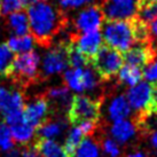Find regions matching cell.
<instances>
[{
    "instance_id": "obj_1",
    "label": "cell",
    "mask_w": 157,
    "mask_h": 157,
    "mask_svg": "<svg viewBox=\"0 0 157 157\" xmlns=\"http://www.w3.org/2000/svg\"><path fill=\"white\" fill-rule=\"evenodd\" d=\"M31 37L43 47H49L53 38L64 26L61 12L48 0H31L26 7Z\"/></svg>"
},
{
    "instance_id": "obj_2",
    "label": "cell",
    "mask_w": 157,
    "mask_h": 157,
    "mask_svg": "<svg viewBox=\"0 0 157 157\" xmlns=\"http://www.w3.org/2000/svg\"><path fill=\"white\" fill-rule=\"evenodd\" d=\"M126 99L131 109L139 115L140 121H144L157 110V84L140 82L130 87Z\"/></svg>"
},
{
    "instance_id": "obj_3",
    "label": "cell",
    "mask_w": 157,
    "mask_h": 157,
    "mask_svg": "<svg viewBox=\"0 0 157 157\" xmlns=\"http://www.w3.org/2000/svg\"><path fill=\"white\" fill-rule=\"evenodd\" d=\"M39 55L33 51L20 54L13 59L12 64L7 69L5 77L13 83L28 87L30 84L37 82L38 77Z\"/></svg>"
},
{
    "instance_id": "obj_4",
    "label": "cell",
    "mask_w": 157,
    "mask_h": 157,
    "mask_svg": "<svg viewBox=\"0 0 157 157\" xmlns=\"http://www.w3.org/2000/svg\"><path fill=\"white\" fill-rule=\"evenodd\" d=\"M102 39L108 47L125 53L134 45V30L132 20L107 21L102 30Z\"/></svg>"
},
{
    "instance_id": "obj_5",
    "label": "cell",
    "mask_w": 157,
    "mask_h": 157,
    "mask_svg": "<svg viewBox=\"0 0 157 157\" xmlns=\"http://www.w3.org/2000/svg\"><path fill=\"white\" fill-rule=\"evenodd\" d=\"M101 116V102L85 95H75L68 109V121L72 125H78L85 121L98 122Z\"/></svg>"
},
{
    "instance_id": "obj_6",
    "label": "cell",
    "mask_w": 157,
    "mask_h": 157,
    "mask_svg": "<svg viewBox=\"0 0 157 157\" xmlns=\"http://www.w3.org/2000/svg\"><path fill=\"white\" fill-rule=\"evenodd\" d=\"M124 63L123 54L108 47L107 45H102L100 51L92 61V66L102 79H109L118 74Z\"/></svg>"
},
{
    "instance_id": "obj_7",
    "label": "cell",
    "mask_w": 157,
    "mask_h": 157,
    "mask_svg": "<svg viewBox=\"0 0 157 157\" xmlns=\"http://www.w3.org/2000/svg\"><path fill=\"white\" fill-rule=\"evenodd\" d=\"M141 0H105L102 12L107 21L132 20L138 15Z\"/></svg>"
},
{
    "instance_id": "obj_8",
    "label": "cell",
    "mask_w": 157,
    "mask_h": 157,
    "mask_svg": "<svg viewBox=\"0 0 157 157\" xmlns=\"http://www.w3.org/2000/svg\"><path fill=\"white\" fill-rule=\"evenodd\" d=\"M64 82L75 92H84L93 90L98 85L94 71L83 68H71L64 72Z\"/></svg>"
},
{
    "instance_id": "obj_9",
    "label": "cell",
    "mask_w": 157,
    "mask_h": 157,
    "mask_svg": "<svg viewBox=\"0 0 157 157\" xmlns=\"http://www.w3.org/2000/svg\"><path fill=\"white\" fill-rule=\"evenodd\" d=\"M51 111L49 102L46 96H37L31 100L23 108V119L30 126L39 127L48 119V113Z\"/></svg>"
},
{
    "instance_id": "obj_10",
    "label": "cell",
    "mask_w": 157,
    "mask_h": 157,
    "mask_svg": "<svg viewBox=\"0 0 157 157\" xmlns=\"http://www.w3.org/2000/svg\"><path fill=\"white\" fill-rule=\"evenodd\" d=\"M105 21V15L102 9L96 6H88L83 10H80L75 20V26L80 32H91L98 31Z\"/></svg>"
},
{
    "instance_id": "obj_11",
    "label": "cell",
    "mask_w": 157,
    "mask_h": 157,
    "mask_svg": "<svg viewBox=\"0 0 157 157\" xmlns=\"http://www.w3.org/2000/svg\"><path fill=\"white\" fill-rule=\"evenodd\" d=\"M102 35L100 31H91V32H84L79 36H74L71 41L76 45L78 51L84 56L92 64L93 59L95 57L98 52L102 47Z\"/></svg>"
},
{
    "instance_id": "obj_12",
    "label": "cell",
    "mask_w": 157,
    "mask_h": 157,
    "mask_svg": "<svg viewBox=\"0 0 157 157\" xmlns=\"http://www.w3.org/2000/svg\"><path fill=\"white\" fill-rule=\"evenodd\" d=\"M69 66L68 55H67V44L61 43L53 47L46 54L43 62V74L45 76H51L54 74L62 72Z\"/></svg>"
},
{
    "instance_id": "obj_13",
    "label": "cell",
    "mask_w": 157,
    "mask_h": 157,
    "mask_svg": "<svg viewBox=\"0 0 157 157\" xmlns=\"http://www.w3.org/2000/svg\"><path fill=\"white\" fill-rule=\"evenodd\" d=\"M123 59L124 62H126V64L142 69L155 59V51L148 44L132 46L128 51L123 54Z\"/></svg>"
},
{
    "instance_id": "obj_14",
    "label": "cell",
    "mask_w": 157,
    "mask_h": 157,
    "mask_svg": "<svg viewBox=\"0 0 157 157\" xmlns=\"http://www.w3.org/2000/svg\"><path fill=\"white\" fill-rule=\"evenodd\" d=\"M24 96L20 91L10 92L7 88L0 86V113L7 116L12 113L23 111Z\"/></svg>"
},
{
    "instance_id": "obj_15",
    "label": "cell",
    "mask_w": 157,
    "mask_h": 157,
    "mask_svg": "<svg viewBox=\"0 0 157 157\" xmlns=\"http://www.w3.org/2000/svg\"><path fill=\"white\" fill-rule=\"evenodd\" d=\"M110 132L116 142L126 144L130 140L133 139V136L136 133V126L134 125V123L126 121V119H122V121L113 122Z\"/></svg>"
},
{
    "instance_id": "obj_16",
    "label": "cell",
    "mask_w": 157,
    "mask_h": 157,
    "mask_svg": "<svg viewBox=\"0 0 157 157\" xmlns=\"http://www.w3.org/2000/svg\"><path fill=\"white\" fill-rule=\"evenodd\" d=\"M33 147L37 149L40 157H72L64 149V147L51 139L39 138L36 141Z\"/></svg>"
},
{
    "instance_id": "obj_17",
    "label": "cell",
    "mask_w": 157,
    "mask_h": 157,
    "mask_svg": "<svg viewBox=\"0 0 157 157\" xmlns=\"http://www.w3.org/2000/svg\"><path fill=\"white\" fill-rule=\"evenodd\" d=\"M131 107L126 99V95H118L113 98L108 107V115L113 122L122 121L130 116Z\"/></svg>"
},
{
    "instance_id": "obj_18",
    "label": "cell",
    "mask_w": 157,
    "mask_h": 157,
    "mask_svg": "<svg viewBox=\"0 0 157 157\" xmlns=\"http://www.w3.org/2000/svg\"><path fill=\"white\" fill-rule=\"evenodd\" d=\"M9 28L16 36H26L30 33L29 18L24 12H15L8 15L7 18Z\"/></svg>"
},
{
    "instance_id": "obj_19",
    "label": "cell",
    "mask_w": 157,
    "mask_h": 157,
    "mask_svg": "<svg viewBox=\"0 0 157 157\" xmlns=\"http://www.w3.org/2000/svg\"><path fill=\"white\" fill-rule=\"evenodd\" d=\"M66 127L67 123L63 122L62 119H59V121L47 119L39 127L36 128V133L39 138H43V139H52V138L59 136Z\"/></svg>"
},
{
    "instance_id": "obj_20",
    "label": "cell",
    "mask_w": 157,
    "mask_h": 157,
    "mask_svg": "<svg viewBox=\"0 0 157 157\" xmlns=\"http://www.w3.org/2000/svg\"><path fill=\"white\" fill-rule=\"evenodd\" d=\"M118 79L119 82L124 85H128L130 87L136 85L141 82V79L144 77L142 75V69H140L138 67H133L130 64H125L118 71Z\"/></svg>"
},
{
    "instance_id": "obj_21",
    "label": "cell",
    "mask_w": 157,
    "mask_h": 157,
    "mask_svg": "<svg viewBox=\"0 0 157 157\" xmlns=\"http://www.w3.org/2000/svg\"><path fill=\"white\" fill-rule=\"evenodd\" d=\"M36 128L30 126L29 124H26L25 122H22L20 124L13 125L10 126V133L13 136V140L16 141L18 144H26L35 134Z\"/></svg>"
},
{
    "instance_id": "obj_22",
    "label": "cell",
    "mask_w": 157,
    "mask_h": 157,
    "mask_svg": "<svg viewBox=\"0 0 157 157\" xmlns=\"http://www.w3.org/2000/svg\"><path fill=\"white\" fill-rule=\"evenodd\" d=\"M7 46L13 53L23 54L30 52L33 48V38L31 36H20V37H12L7 41Z\"/></svg>"
},
{
    "instance_id": "obj_23",
    "label": "cell",
    "mask_w": 157,
    "mask_h": 157,
    "mask_svg": "<svg viewBox=\"0 0 157 157\" xmlns=\"http://www.w3.org/2000/svg\"><path fill=\"white\" fill-rule=\"evenodd\" d=\"M136 17L142 22L148 24L157 18V1H146L141 0Z\"/></svg>"
},
{
    "instance_id": "obj_24",
    "label": "cell",
    "mask_w": 157,
    "mask_h": 157,
    "mask_svg": "<svg viewBox=\"0 0 157 157\" xmlns=\"http://www.w3.org/2000/svg\"><path fill=\"white\" fill-rule=\"evenodd\" d=\"M67 55H68V63L72 68H82L91 64L87 59L79 52L78 48L76 47V45L72 41L67 44Z\"/></svg>"
},
{
    "instance_id": "obj_25",
    "label": "cell",
    "mask_w": 157,
    "mask_h": 157,
    "mask_svg": "<svg viewBox=\"0 0 157 157\" xmlns=\"http://www.w3.org/2000/svg\"><path fill=\"white\" fill-rule=\"evenodd\" d=\"M100 155V150H99V146L94 140L86 138L84 139L78 148L76 149L74 154V157H99Z\"/></svg>"
},
{
    "instance_id": "obj_26",
    "label": "cell",
    "mask_w": 157,
    "mask_h": 157,
    "mask_svg": "<svg viewBox=\"0 0 157 157\" xmlns=\"http://www.w3.org/2000/svg\"><path fill=\"white\" fill-rule=\"evenodd\" d=\"M47 96L49 98V100H53L62 107H69L71 99H72L70 96L69 90L66 86L49 88L47 91Z\"/></svg>"
},
{
    "instance_id": "obj_27",
    "label": "cell",
    "mask_w": 157,
    "mask_h": 157,
    "mask_svg": "<svg viewBox=\"0 0 157 157\" xmlns=\"http://www.w3.org/2000/svg\"><path fill=\"white\" fill-rule=\"evenodd\" d=\"M85 139V134L84 132L80 130L79 126H75L71 131H70L69 135L66 140V144H64V149L67 151L74 157V154L76 151V149L78 148V146L80 144V142Z\"/></svg>"
},
{
    "instance_id": "obj_28",
    "label": "cell",
    "mask_w": 157,
    "mask_h": 157,
    "mask_svg": "<svg viewBox=\"0 0 157 157\" xmlns=\"http://www.w3.org/2000/svg\"><path fill=\"white\" fill-rule=\"evenodd\" d=\"M31 0H1L0 10L2 14H12L15 12H21L28 7Z\"/></svg>"
},
{
    "instance_id": "obj_29",
    "label": "cell",
    "mask_w": 157,
    "mask_h": 157,
    "mask_svg": "<svg viewBox=\"0 0 157 157\" xmlns=\"http://www.w3.org/2000/svg\"><path fill=\"white\" fill-rule=\"evenodd\" d=\"M13 148L14 140L8 125H6L5 123H0V149L4 151H8Z\"/></svg>"
},
{
    "instance_id": "obj_30",
    "label": "cell",
    "mask_w": 157,
    "mask_h": 157,
    "mask_svg": "<svg viewBox=\"0 0 157 157\" xmlns=\"http://www.w3.org/2000/svg\"><path fill=\"white\" fill-rule=\"evenodd\" d=\"M13 52L9 49L7 44L0 45V75L5 76L7 69L13 62Z\"/></svg>"
},
{
    "instance_id": "obj_31",
    "label": "cell",
    "mask_w": 157,
    "mask_h": 157,
    "mask_svg": "<svg viewBox=\"0 0 157 157\" xmlns=\"http://www.w3.org/2000/svg\"><path fill=\"white\" fill-rule=\"evenodd\" d=\"M144 79L149 83L157 84V59L155 57L149 64L144 67L142 70Z\"/></svg>"
},
{
    "instance_id": "obj_32",
    "label": "cell",
    "mask_w": 157,
    "mask_h": 157,
    "mask_svg": "<svg viewBox=\"0 0 157 157\" xmlns=\"http://www.w3.org/2000/svg\"><path fill=\"white\" fill-rule=\"evenodd\" d=\"M93 0H59V6L63 10L68 9H77L91 4Z\"/></svg>"
},
{
    "instance_id": "obj_33",
    "label": "cell",
    "mask_w": 157,
    "mask_h": 157,
    "mask_svg": "<svg viewBox=\"0 0 157 157\" xmlns=\"http://www.w3.org/2000/svg\"><path fill=\"white\" fill-rule=\"evenodd\" d=\"M103 150L107 155H109L110 157H118L121 155V149L118 147L117 142L113 139H105L103 141Z\"/></svg>"
},
{
    "instance_id": "obj_34",
    "label": "cell",
    "mask_w": 157,
    "mask_h": 157,
    "mask_svg": "<svg viewBox=\"0 0 157 157\" xmlns=\"http://www.w3.org/2000/svg\"><path fill=\"white\" fill-rule=\"evenodd\" d=\"M22 157H40L39 153L33 146H26L24 144V148L22 150Z\"/></svg>"
},
{
    "instance_id": "obj_35",
    "label": "cell",
    "mask_w": 157,
    "mask_h": 157,
    "mask_svg": "<svg viewBox=\"0 0 157 157\" xmlns=\"http://www.w3.org/2000/svg\"><path fill=\"white\" fill-rule=\"evenodd\" d=\"M147 25H148V29H149L150 38L153 37V38L157 39V18L154 20V21H151V22H149Z\"/></svg>"
},
{
    "instance_id": "obj_36",
    "label": "cell",
    "mask_w": 157,
    "mask_h": 157,
    "mask_svg": "<svg viewBox=\"0 0 157 157\" xmlns=\"http://www.w3.org/2000/svg\"><path fill=\"white\" fill-rule=\"evenodd\" d=\"M5 157H22V154H21V151L18 150V149H10V150H8V153L6 154V156Z\"/></svg>"
},
{
    "instance_id": "obj_37",
    "label": "cell",
    "mask_w": 157,
    "mask_h": 157,
    "mask_svg": "<svg viewBox=\"0 0 157 157\" xmlns=\"http://www.w3.org/2000/svg\"><path fill=\"white\" fill-rule=\"evenodd\" d=\"M150 142L153 144V147L157 149V131H154L150 135Z\"/></svg>"
},
{
    "instance_id": "obj_38",
    "label": "cell",
    "mask_w": 157,
    "mask_h": 157,
    "mask_svg": "<svg viewBox=\"0 0 157 157\" xmlns=\"http://www.w3.org/2000/svg\"><path fill=\"white\" fill-rule=\"evenodd\" d=\"M127 157H146V155L142 151H134V153L130 154Z\"/></svg>"
},
{
    "instance_id": "obj_39",
    "label": "cell",
    "mask_w": 157,
    "mask_h": 157,
    "mask_svg": "<svg viewBox=\"0 0 157 157\" xmlns=\"http://www.w3.org/2000/svg\"><path fill=\"white\" fill-rule=\"evenodd\" d=\"M151 116H154V122L157 124V110L154 113H151Z\"/></svg>"
},
{
    "instance_id": "obj_40",
    "label": "cell",
    "mask_w": 157,
    "mask_h": 157,
    "mask_svg": "<svg viewBox=\"0 0 157 157\" xmlns=\"http://www.w3.org/2000/svg\"><path fill=\"white\" fill-rule=\"evenodd\" d=\"M146 1H157V0H146Z\"/></svg>"
},
{
    "instance_id": "obj_41",
    "label": "cell",
    "mask_w": 157,
    "mask_h": 157,
    "mask_svg": "<svg viewBox=\"0 0 157 157\" xmlns=\"http://www.w3.org/2000/svg\"><path fill=\"white\" fill-rule=\"evenodd\" d=\"M156 155H157V151H156Z\"/></svg>"
}]
</instances>
